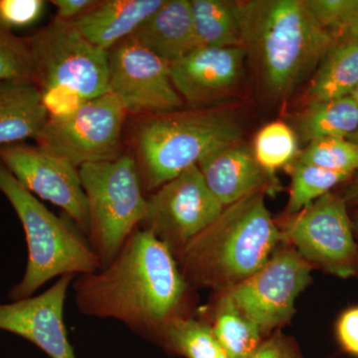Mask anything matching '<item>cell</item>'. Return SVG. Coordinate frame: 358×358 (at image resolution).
Wrapping results in <instances>:
<instances>
[{
  "mask_svg": "<svg viewBox=\"0 0 358 358\" xmlns=\"http://www.w3.org/2000/svg\"><path fill=\"white\" fill-rule=\"evenodd\" d=\"M75 303L88 317L119 320L160 343L173 320L187 315L189 286L176 257L150 231L138 228L114 260L77 275Z\"/></svg>",
  "mask_w": 358,
  "mask_h": 358,
  "instance_id": "obj_1",
  "label": "cell"
},
{
  "mask_svg": "<svg viewBox=\"0 0 358 358\" xmlns=\"http://www.w3.org/2000/svg\"><path fill=\"white\" fill-rule=\"evenodd\" d=\"M243 47L271 96H289L336 44L305 0L235 2Z\"/></svg>",
  "mask_w": 358,
  "mask_h": 358,
  "instance_id": "obj_2",
  "label": "cell"
},
{
  "mask_svg": "<svg viewBox=\"0 0 358 358\" xmlns=\"http://www.w3.org/2000/svg\"><path fill=\"white\" fill-rule=\"evenodd\" d=\"M284 238L265 193H253L224 207L183 250L179 268L189 285L226 291L260 270Z\"/></svg>",
  "mask_w": 358,
  "mask_h": 358,
  "instance_id": "obj_3",
  "label": "cell"
},
{
  "mask_svg": "<svg viewBox=\"0 0 358 358\" xmlns=\"http://www.w3.org/2000/svg\"><path fill=\"white\" fill-rule=\"evenodd\" d=\"M241 136L239 122L227 110L194 108L147 115L134 133V157L143 189L155 192Z\"/></svg>",
  "mask_w": 358,
  "mask_h": 358,
  "instance_id": "obj_4",
  "label": "cell"
},
{
  "mask_svg": "<svg viewBox=\"0 0 358 358\" xmlns=\"http://www.w3.org/2000/svg\"><path fill=\"white\" fill-rule=\"evenodd\" d=\"M0 192L17 214L24 230L28 261L24 275L9 291L13 301L30 298L46 282L65 275H80L100 270L98 256L71 219L52 213L18 182L0 162Z\"/></svg>",
  "mask_w": 358,
  "mask_h": 358,
  "instance_id": "obj_5",
  "label": "cell"
},
{
  "mask_svg": "<svg viewBox=\"0 0 358 358\" xmlns=\"http://www.w3.org/2000/svg\"><path fill=\"white\" fill-rule=\"evenodd\" d=\"M79 174L88 204L87 239L103 268L141 227L147 216L148 199L131 155L85 164Z\"/></svg>",
  "mask_w": 358,
  "mask_h": 358,
  "instance_id": "obj_6",
  "label": "cell"
},
{
  "mask_svg": "<svg viewBox=\"0 0 358 358\" xmlns=\"http://www.w3.org/2000/svg\"><path fill=\"white\" fill-rule=\"evenodd\" d=\"M28 41L40 90L64 86L86 100L109 93L108 51L90 42L74 23L54 20Z\"/></svg>",
  "mask_w": 358,
  "mask_h": 358,
  "instance_id": "obj_7",
  "label": "cell"
},
{
  "mask_svg": "<svg viewBox=\"0 0 358 358\" xmlns=\"http://www.w3.org/2000/svg\"><path fill=\"white\" fill-rule=\"evenodd\" d=\"M127 110L113 94L91 99L74 114L49 119L35 141L49 154L80 167L122 155Z\"/></svg>",
  "mask_w": 358,
  "mask_h": 358,
  "instance_id": "obj_8",
  "label": "cell"
},
{
  "mask_svg": "<svg viewBox=\"0 0 358 358\" xmlns=\"http://www.w3.org/2000/svg\"><path fill=\"white\" fill-rule=\"evenodd\" d=\"M224 209L210 192L199 166L167 181L148 199L141 229L150 231L179 260L183 250Z\"/></svg>",
  "mask_w": 358,
  "mask_h": 358,
  "instance_id": "obj_9",
  "label": "cell"
},
{
  "mask_svg": "<svg viewBox=\"0 0 358 358\" xmlns=\"http://www.w3.org/2000/svg\"><path fill=\"white\" fill-rule=\"evenodd\" d=\"M282 234L308 264L336 277L357 273L358 247L343 196L327 193L293 214Z\"/></svg>",
  "mask_w": 358,
  "mask_h": 358,
  "instance_id": "obj_10",
  "label": "cell"
},
{
  "mask_svg": "<svg viewBox=\"0 0 358 358\" xmlns=\"http://www.w3.org/2000/svg\"><path fill=\"white\" fill-rule=\"evenodd\" d=\"M310 271V264L296 250H275L255 274L223 294L267 334L292 319L296 298L312 279Z\"/></svg>",
  "mask_w": 358,
  "mask_h": 358,
  "instance_id": "obj_11",
  "label": "cell"
},
{
  "mask_svg": "<svg viewBox=\"0 0 358 358\" xmlns=\"http://www.w3.org/2000/svg\"><path fill=\"white\" fill-rule=\"evenodd\" d=\"M108 86L128 114H166L182 107L174 88L169 63L133 37L108 51Z\"/></svg>",
  "mask_w": 358,
  "mask_h": 358,
  "instance_id": "obj_12",
  "label": "cell"
},
{
  "mask_svg": "<svg viewBox=\"0 0 358 358\" xmlns=\"http://www.w3.org/2000/svg\"><path fill=\"white\" fill-rule=\"evenodd\" d=\"M0 162L35 196L60 207L87 235L89 212L79 169L24 143L0 147Z\"/></svg>",
  "mask_w": 358,
  "mask_h": 358,
  "instance_id": "obj_13",
  "label": "cell"
},
{
  "mask_svg": "<svg viewBox=\"0 0 358 358\" xmlns=\"http://www.w3.org/2000/svg\"><path fill=\"white\" fill-rule=\"evenodd\" d=\"M75 278L62 275L38 296L0 303V331L30 341L50 358H76L64 320L66 298Z\"/></svg>",
  "mask_w": 358,
  "mask_h": 358,
  "instance_id": "obj_14",
  "label": "cell"
},
{
  "mask_svg": "<svg viewBox=\"0 0 358 358\" xmlns=\"http://www.w3.org/2000/svg\"><path fill=\"white\" fill-rule=\"evenodd\" d=\"M246 55L244 47H199L169 64L171 81L193 107L215 102L239 84Z\"/></svg>",
  "mask_w": 358,
  "mask_h": 358,
  "instance_id": "obj_15",
  "label": "cell"
},
{
  "mask_svg": "<svg viewBox=\"0 0 358 358\" xmlns=\"http://www.w3.org/2000/svg\"><path fill=\"white\" fill-rule=\"evenodd\" d=\"M210 192L223 207L253 193L273 192L279 188L257 162L253 148L236 143L206 157L199 164Z\"/></svg>",
  "mask_w": 358,
  "mask_h": 358,
  "instance_id": "obj_16",
  "label": "cell"
},
{
  "mask_svg": "<svg viewBox=\"0 0 358 358\" xmlns=\"http://www.w3.org/2000/svg\"><path fill=\"white\" fill-rule=\"evenodd\" d=\"M131 37L169 64L185 57L199 47L190 0H164Z\"/></svg>",
  "mask_w": 358,
  "mask_h": 358,
  "instance_id": "obj_17",
  "label": "cell"
},
{
  "mask_svg": "<svg viewBox=\"0 0 358 358\" xmlns=\"http://www.w3.org/2000/svg\"><path fill=\"white\" fill-rule=\"evenodd\" d=\"M164 0H103L73 21L92 43L109 51L129 38L164 3Z\"/></svg>",
  "mask_w": 358,
  "mask_h": 358,
  "instance_id": "obj_18",
  "label": "cell"
},
{
  "mask_svg": "<svg viewBox=\"0 0 358 358\" xmlns=\"http://www.w3.org/2000/svg\"><path fill=\"white\" fill-rule=\"evenodd\" d=\"M48 120L41 91L34 82L0 81V147L35 140Z\"/></svg>",
  "mask_w": 358,
  "mask_h": 358,
  "instance_id": "obj_19",
  "label": "cell"
},
{
  "mask_svg": "<svg viewBox=\"0 0 358 358\" xmlns=\"http://www.w3.org/2000/svg\"><path fill=\"white\" fill-rule=\"evenodd\" d=\"M358 129V103L352 96L310 103L300 115L298 131L305 141L348 138Z\"/></svg>",
  "mask_w": 358,
  "mask_h": 358,
  "instance_id": "obj_20",
  "label": "cell"
},
{
  "mask_svg": "<svg viewBox=\"0 0 358 358\" xmlns=\"http://www.w3.org/2000/svg\"><path fill=\"white\" fill-rule=\"evenodd\" d=\"M358 87V44L341 41L324 59L308 89L310 103L352 96Z\"/></svg>",
  "mask_w": 358,
  "mask_h": 358,
  "instance_id": "obj_21",
  "label": "cell"
},
{
  "mask_svg": "<svg viewBox=\"0 0 358 358\" xmlns=\"http://www.w3.org/2000/svg\"><path fill=\"white\" fill-rule=\"evenodd\" d=\"M193 25L199 47H243L235 2L190 0Z\"/></svg>",
  "mask_w": 358,
  "mask_h": 358,
  "instance_id": "obj_22",
  "label": "cell"
},
{
  "mask_svg": "<svg viewBox=\"0 0 358 358\" xmlns=\"http://www.w3.org/2000/svg\"><path fill=\"white\" fill-rule=\"evenodd\" d=\"M211 327L227 358H249L263 343L260 329L224 294L216 306Z\"/></svg>",
  "mask_w": 358,
  "mask_h": 358,
  "instance_id": "obj_23",
  "label": "cell"
},
{
  "mask_svg": "<svg viewBox=\"0 0 358 358\" xmlns=\"http://www.w3.org/2000/svg\"><path fill=\"white\" fill-rule=\"evenodd\" d=\"M160 345L185 358H227L211 326L192 317L173 320L164 331Z\"/></svg>",
  "mask_w": 358,
  "mask_h": 358,
  "instance_id": "obj_24",
  "label": "cell"
},
{
  "mask_svg": "<svg viewBox=\"0 0 358 358\" xmlns=\"http://www.w3.org/2000/svg\"><path fill=\"white\" fill-rule=\"evenodd\" d=\"M352 178L350 174L334 173L312 164L296 162L292 169L288 212L296 214L315 200L331 192L334 186Z\"/></svg>",
  "mask_w": 358,
  "mask_h": 358,
  "instance_id": "obj_25",
  "label": "cell"
},
{
  "mask_svg": "<svg viewBox=\"0 0 358 358\" xmlns=\"http://www.w3.org/2000/svg\"><path fill=\"white\" fill-rule=\"evenodd\" d=\"M298 148V138L293 129L285 122H273L256 134L253 152L264 171L275 178V171L296 157Z\"/></svg>",
  "mask_w": 358,
  "mask_h": 358,
  "instance_id": "obj_26",
  "label": "cell"
},
{
  "mask_svg": "<svg viewBox=\"0 0 358 358\" xmlns=\"http://www.w3.org/2000/svg\"><path fill=\"white\" fill-rule=\"evenodd\" d=\"M296 162L352 176L358 171V145L348 138L312 141Z\"/></svg>",
  "mask_w": 358,
  "mask_h": 358,
  "instance_id": "obj_27",
  "label": "cell"
},
{
  "mask_svg": "<svg viewBox=\"0 0 358 358\" xmlns=\"http://www.w3.org/2000/svg\"><path fill=\"white\" fill-rule=\"evenodd\" d=\"M29 80L35 83L34 63L28 37L0 25V81Z\"/></svg>",
  "mask_w": 358,
  "mask_h": 358,
  "instance_id": "obj_28",
  "label": "cell"
},
{
  "mask_svg": "<svg viewBox=\"0 0 358 358\" xmlns=\"http://www.w3.org/2000/svg\"><path fill=\"white\" fill-rule=\"evenodd\" d=\"M305 2L317 23L334 35V38L336 33L341 36L358 4V0H305Z\"/></svg>",
  "mask_w": 358,
  "mask_h": 358,
  "instance_id": "obj_29",
  "label": "cell"
},
{
  "mask_svg": "<svg viewBox=\"0 0 358 358\" xmlns=\"http://www.w3.org/2000/svg\"><path fill=\"white\" fill-rule=\"evenodd\" d=\"M43 0H0V25L8 30L34 24L44 11Z\"/></svg>",
  "mask_w": 358,
  "mask_h": 358,
  "instance_id": "obj_30",
  "label": "cell"
},
{
  "mask_svg": "<svg viewBox=\"0 0 358 358\" xmlns=\"http://www.w3.org/2000/svg\"><path fill=\"white\" fill-rule=\"evenodd\" d=\"M41 91L42 103L49 119H63L76 113L85 103L86 99L67 87H46Z\"/></svg>",
  "mask_w": 358,
  "mask_h": 358,
  "instance_id": "obj_31",
  "label": "cell"
},
{
  "mask_svg": "<svg viewBox=\"0 0 358 358\" xmlns=\"http://www.w3.org/2000/svg\"><path fill=\"white\" fill-rule=\"evenodd\" d=\"M249 358H305L294 341L282 334H274L263 341Z\"/></svg>",
  "mask_w": 358,
  "mask_h": 358,
  "instance_id": "obj_32",
  "label": "cell"
},
{
  "mask_svg": "<svg viewBox=\"0 0 358 358\" xmlns=\"http://www.w3.org/2000/svg\"><path fill=\"white\" fill-rule=\"evenodd\" d=\"M336 334L343 350L358 357V307L348 308L341 315Z\"/></svg>",
  "mask_w": 358,
  "mask_h": 358,
  "instance_id": "obj_33",
  "label": "cell"
},
{
  "mask_svg": "<svg viewBox=\"0 0 358 358\" xmlns=\"http://www.w3.org/2000/svg\"><path fill=\"white\" fill-rule=\"evenodd\" d=\"M56 7V20L73 22L98 3L96 0H53Z\"/></svg>",
  "mask_w": 358,
  "mask_h": 358,
  "instance_id": "obj_34",
  "label": "cell"
},
{
  "mask_svg": "<svg viewBox=\"0 0 358 358\" xmlns=\"http://www.w3.org/2000/svg\"><path fill=\"white\" fill-rule=\"evenodd\" d=\"M341 37L343 42L358 44V4Z\"/></svg>",
  "mask_w": 358,
  "mask_h": 358,
  "instance_id": "obj_35",
  "label": "cell"
},
{
  "mask_svg": "<svg viewBox=\"0 0 358 358\" xmlns=\"http://www.w3.org/2000/svg\"><path fill=\"white\" fill-rule=\"evenodd\" d=\"M343 199H345L346 204H358V178L346 186Z\"/></svg>",
  "mask_w": 358,
  "mask_h": 358,
  "instance_id": "obj_36",
  "label": "cell"
},
{
  "mask_svg": "<svg viewBox=\"0 0 358 358\" xmlns=\"http://www.w3.org/2000/svg\"><path fill=\"white\" fill-rule=\"evenodd\" d=\"M348 140L352 141V143H355V145H358V129L357 131H355V134H352V136H350V138H348Z\"/></svg>",
  "mask_w": 358,
  "mask_h": 358,
  "instance_id": "obj_37",
  "label": "cell"
},
{
  "mask_svg": "<svg viewBox=\"0 0 358 358\" xmlns=\"http://www.w3.org/2000/svg\"><path fill=\"white\" fill-rule=\"evenodd\" d=\"M352 96H353V98H355V100L357 101V102L358 103V87L357 90H355V91L353 92Z\"/></svg>",
  "mask_w": 358,
  "mask_h": 358,
  "instance_id": "obj_38",
  "label": "cell"
},
{
  "mask_svg": "<svg viewBox=\"0 0 358 358\" xmlns=\"http://www.w3.org/2000/svg\"><path fill=\"white\" fill-rule=\"evenodd\" d=\"M355 227L357 228V230L358 231V213L357 217H355Z\"/></svg>",
  "mask_w": 358,
  "mask_h": 358,
  "instance_id": "obj_39",
  "label": "cell"
}]
</instances>
